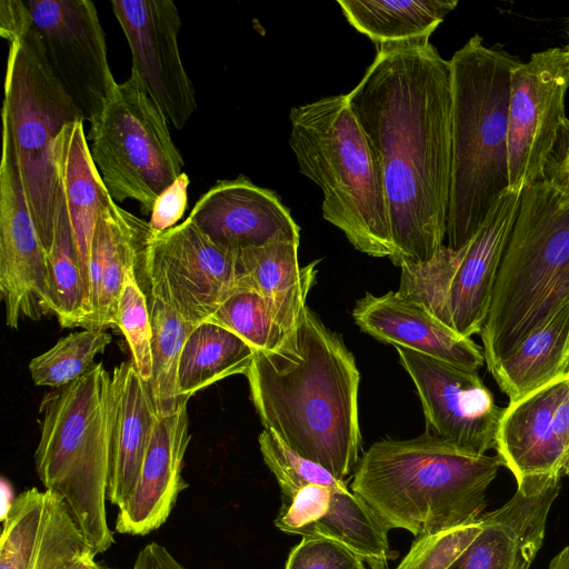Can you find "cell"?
<instances>
[{
	"label": "cell",
	"instance_id": "10",
	"mask_svg": "<svg viewBox=\"0 0 569 569\" xmlns=\"http://www.w3.org/2000/svg\"><path fill=\"white\" fill-rule=\"evenodd\" d=\"M520 196L507 190L461 248L443 244L430 260L401 267L397 292L463 337L480 333Z\"/></svg>",
	"mask_w": 569,
	"mask_h": 569
},
{
	"label": "cell",
	"instance_id": "35",
	"mask_svg": "<svg viewBox=\"0 0 569 569\" xmlns=\"http://www.w3.org/2000/svg\"><path fill=\"white\" fill-rule=\"evenodd\" d=\"M142 274L140 268L131 267L119 295L116 327H118L131 351V361L144 381H150L152 373V327L148 297L141 289L137 277Z\"/></svg>",
	"mask_w": 569,
	"mask_h": 569
},
{
	"label": "cell",
	"instance_id": "1",
	"mask_svg": "<svg viewBox=\"0 0 569 569\" xmlns=\"http://www.w3.org/2000/svg\"><path fill=\"white\" fill-rule=\"evenodd\" d=\"M347 99L380 166L393 264L430 260L443 246L451 183L449 60L429 40L377 47Z\"/></svg>",
	"mask_w": 569,
	"mask_h": 569
},
{
	"label": "cell",
	"instance_id": "40",
	"mask_svg": "<svg viewBox=\"0 0 569 569\" xmlns=\"http://www.w3.org/2000/svg\"><path fill=\"white\" fill-rule=\"evenodd\" d=\"M542 181L569 199V119L562 123L558 138L547 158Z\"/></svg>",
	"mask_w": 569,
	"mask_h": 569
},
{
	"label": "cell",
	"instance_id": "49",
	"mask_svg": "<svg viewBox=\"0 0 569 569\" xmlns=\"http://www.w3.org/2000/svg\"><path fill=\"white\" fill-rule=\"evenodd\" d=\"M565 49H566V51H567V52H568V54H569V43L566 46V48H565Z\"/></svg>",
	"mask_w": 569,
	"mask_h": 569
},
{
	"label": "cell",
	"instance_id": "20",
	"mask_svg": "<svg viewBox=\"0 0 569 569\" xmlns=\"http://www.w3.org/2000/svg\"><path fill=\"white\" fill-rule=\"evenodd\" d=\"M190 439L187 402L171 415L158 416L138 482L119 508V533L146 536L167 521L179 493L188 487L182 466Z\"/></svg>",
	"mask_w": 569,
	"mask_h": 569
},
{
	"label": "cell",
	"instance_id": "38",
	"mask_svg": "<svg viewBox=\"0 0 569 569\" xmlns=\"http://www.w3.org/2000/svg\"><path fill=\"white\" fill-rule=\"evenodd\" d=\"M284 569H368L346 546L327 539L303 537L290 552Z\"/></svg>",
	"mask_w": 569,
	"mask_h": 569
},
{
	"label": "cell",
	"instance_id": "13",
	"mask_svg": "<svg viewBox=\"0 0 569 569\" xmlns=\"http://www.w3.org/2000/svg\"><path fill=\"white\" fill-rule=\"evenodd\" d=\"M569 88L565 48L532 53L511 72L508 110L509 190L521 193L542 178L558 138Z\"/></svg>",
	"mask_w": 569,
	"mask_h": 569
},
{
	"label": "cell",
	"instance_id": "24",
	"mask_svg": "<svg viewBox=\"0 0 569 569\" xmlns=\"http://www.w3.org/2000/svg\"><path fill=\"white\" fill-rule=\"evenodd\" d=\"M112 422L107 499L121 508L130 498L158 418L150 385L132 361L111 376Z\"/></svg>",
	"mask_w": 569,
	"mask_h": 569
},
{
	"label": "cell",
	"instance_id": "45",
	"mask_svg": "<svg viewBox=\"0 0 569 569\" xmlns=\"http://www.w3.org/2000/svg\"><path fill=\"white\" fill-rule=\"evenodd\" d=\"M548 569H569V547L563 548L551 559Z\"/></svg>",
	"mask_w": 569,
	"mask_h": 569
},
{
	"label": "cell",
	"instance_id": "17",
	"mask_svg": "<svg viewBox=\"0 0 569 569\" xmlns=\"http://www.w3.org/2000/svg\"><path fill=\"white\" fill-rule=\"evenodd\" d=\"M274 525L289 535L337 541L359 556L370 569H386L398 556L389 546V528L347 487L309 485L291 498H281Z\"/></svg>",
	"mask_w": 569,
	"mask_h": 569
},
{
	"label": "cell",
	"instance_id": "27",
	"mask_svg": "<svg viewBox=\"0 0 569 569\" xmlns=\"http://www.w3.org/2000/svg\"><path fill=\"white\" fill-rule=\"evenodd\" d=\"M299 243L297 240L276 238L262 247L238 254L250 283L268 301L287 333L296 326L317 274L318 261L300 267Z\"/></svg>",
	"mask_w": 569,
	"mask_h": 569
},
{
	"label": "cell",
	"instance_id": "2",
	"mask_svg": "<svg viewBox=\"0 0 569 569\" xmlns=\"http://www.w3.org/2000/svg\"><path fill=\"white\" fill-rule=\"evenodd\" d=\"M246 377L263 428L346 481L359 459L360 373L341 338L306 303L278 348L254 352Z\"/></svg>",
	"mask_w": 569,
	"mask_h": 569
},
{
	"label": "cell",
	"instance_id": "37",
	"mask_svg": "<svg viewBox=\"0 0 569 569\" xmlns=\"http://www.w3.org/2000/svg\"><path fill=\"white\" fill-rule=\"evenodd\" d=\"M481 530V519L417 538L396 569H448Z\"/></svg>",
	"mask_w": 569,
	"mask_h": 569
},
{
	"label": "cell",
	"instance_id": "12",
	"mask_svg": "<svg viewBox=\"0 0 569 569\" xmlns=\"http://www.w3.org/2000/svg\"><path fill=\"white\" fill-rule=\"evenodd\" d=\"M27 4L50 69L79 108L83 121L93 128L117 86L93 2L30 0Z\"/></svg>",
	"mask_w": 569,
	"mask_h": 569
},
{
	"label": "cell",
	"instance_id": "22",
	"mask_svg": "<svg viewBox=\"0 0 569 569\" xmlns=\"http://www.w3.org/2000/svg\"><path fill=\"white\" fill-rule=\"evenodd\" d=\"M569 380V368L503 408L495 450L517 482L563 475L553 428L555 411Z\"/></svg>",
	"mask_w": 569,
	"mask_h": 569
},
{
	"label": "cell",
	"instance_id": "26",
	"mask_svg": "<svg viewBox=\"0 0 569 569\" xmlns=\"http://www.w3.org/2000/svg\"><path fill=\"white\" fill-rule=\"evenodd\" d=\"M569 297L490 371L509 402L548 383L567 368Z\"/></svg>",
	"mask_w": 569,
	"mask_h": 569
},
{
	"label": "cell",
	"instance_id": "36",
	"mask_svg": "<svg viewBox=\"0 0 569 569\" xmlns=\"http://www.w3.org/2000/svg\"><path fill=\"white\" fill-rule=\"evenodd\" d=\"M258 441L263 461L281 489V498H291L309 485L347 487L346 481L291 450L272 430L263 428Z\"/></svg>",
	"mask_w": 569,
	"mask_h": 569
},
{
	"label": "cell",
	"instance_id": "46",
	"mask_svg": "<svg viewBox=\"0 0 569 569\" xmlns=\"http://www.w3.org/2000/svg\"><path fill=\"white\" fill-rule=\"evenodd\" d=\"M93 569H112V568H110V567H107V566H104V565H101V563L96 562V565H94V568H93Z\"/></svg>",
	"mask_w": 569,
	"mask_h": 569
},
{
	"label": "cell",
	"instance_id": "39",
	"mask_svg": "<svg viewBox=\"0 0 569 569\" xmlns=\"http://www.w3.org/2000/svg\"><path fill=\"white\" fill-rule=\"evenodd\" d=\"M189 177L182 172L156 200L149 226L153 233L174 227L188 207Z\"/></svg>",
	"mask_w": 569,
	"mask_h": 569
},
{
	"label": "cell",
	"instance_id": "34",
	"mask_svg": "<svg viewBox=\"0 0 569 569\" xmlns=\"http://www.w3.org/2000/svg\"><path fill=\"white\" fill-rule=\"evenodd\" d=\"M110 342L107 330L84 329L70 333L30 361L31 379L37 386H66L87 373L94 366V357Z\"/></svg>",
	"mask_w": 569,
	"mask_h": 569
},
{
	"label": "cell",
	"instance_id": "21",
	"mask_svg": "<svg viewBox=\"0 0 569 569\" xmlns=\"http://www.w3.org/2000/svg\"><path fill=\"white\" fill-rule=\"evenodd\" d=\"M358 327L375 339L478 371L483 350L471 338L447 327L420 305L389 291L366 293L352 310Z\"/></svg>",
	"mask_w": 569,
	"mask_h": 569
},
{
	"label": "cell",
	"instance_id": "31",
	"mask_svg": "<svg viewBox=\"0 0 569 569\" xmlns=\"http://www.w3.org/2000/svg\"><path fill=\"white\" fill-rule=\"evenodd\" d=\"M147 297L152 327L149 385L158 415L167 416L188 402L179 395L178 366L183 345L198 325L181 317L159 298Z\"/></svg>",
	"mask_w": 569,
	"mask_h": 569
},
{
	"label": "cell",
	"instance_id": "16",
	"mask_svg": "<svg viewBox=\"0 0 569 569\" xmlns=\"http://www.w3.org/2000/svg\"><path fill=\"white\" fill-rule=\"evenodd\" d=\"M128 41L131 73L169 124L182 129L197 109L196 90L179 50L181 18L171 0H113Z\"/></svg>",
	"mask_w": 569,
	"mask_h": 569
},
{
	"label": "cell",
	"instance_id": "19",
	"mask_svg": "<svg viewBox=\"0 0 569 569\" xmlns=\"http://www.w3.org/2000/svg\"><path fill=\"white\" fill-rule=\"evenodd\" d=\"M188 219L211 242L234 254L276 238L300 241V228L278 194L242 174L217 181Z\"/></svg>",
	"mask_w": 569,
	"mask_h": 569
},
{
	"label": "cell",
	"instance_id": "14",
	"mask_svg": "<svg viewBox=\"0 0 569 569\" xmlns=\"http://www.w3.org/2000/svg\"><path fill=\"white\" fill-rule=\"evenodd\" d=\"M0 295L6 323L52 313L48 257L22 184L9 127L2 120L0 162Z\"/></svg>",
	"mask_w": 569,
	"mask_h": 569
},
{
	"label": "cell",
	"instance_id": "25",
	"mask_svg": "<svg viewBox=\"0 0 569 569\" xmlns=\"http://www.w3.org/2000/svg\"><path fill=\"white\" fill-rule=\"evenodd\" d=\"M83 122L77 120L62 129L56 139L53 154L57 179L66 198L90 316V249L98 216L110 194L93 162Z\"/></svg>",
	"mask_w": 569,
	"mask_h": 569
},
{
	"label": "cell",
	"instance_id": "32",
	"mask_svg": "<svg viewBox=\"0 0 569 569\" xmlns=\"http://www.w3.org/2000/svg\"><path fill=\"white\" fill-rule=\"evenodd\" d=\"M47 491L37 488L18 495L3 515L0 569H36L47 518Z\"/></svg>",
	"mask_w": 569,
	"mask_h": 569
},
{
	"label": "cell",
	"instance_id": "7",
	"mask_svg": "<svg viewBox=\"0 0 569 569\" xmlns=\"http://www.w3.org/2000/svg\"><path fill=\"white\" fill-rule=\"evenodd\" d=\"M111 376L94 365L42 399L36 470L46 490L59 496L96 555L114 542L106 499L112 422Z\"/></svg>",
	"mask_w": 569,
	"mask_h": 569
},
{
	"label": "cell",
	"instance_id": "9",
	"mask_svg": "<svg viewBox=\"0 0 569 569\" xmlns=\"http://www.w3.org/2000/svg\"><path fill=\"white\" fill-rule=\"evenodd\" d=\"M87 139L93 162L114 202L132 199L143 214L182 173V156L169 122L134 74L117 83Z\"/></svg>",
	"mask_w": 569,
	"mask_h": 569
},
{
	"label": "cell",
	"instance_id": "47",
	"mask_svg": "<svg viewBox=\"0 0 569 569\" xmlns=\"http://www.w3.org/2000/svg\"><path fill=\"white\" fill-rule=\"evenodd\" d=\"M567 368H569V345H568V352H567Z\"/></svg>",
	"mask_w": 569,
	"mask_h": 569
},
{
	"label": "cell",
	"instance_id": "23",
	"mask_svg": "<svg viewBox=\"0 0 569 569\" xmlns=\"http://www.w3.org/2000/svg\"><path fill=\"white\" fill-rule=\"evenodd\" d=\"M152 230L146 221L110 197L101 209L92 237L89 262L90 316L83 329L116 327L119 295L127 271L140 268Z\"/></svg>",
	"mask_w": 569,
	"mask_h": 569
},
{
	"label": "cell",
	"instance_id": "28",
	"mask_svg": "<svg viewBox=\"0 0 569 569\" xmlns=\"http://www.w3.org/2000/svg\"><path fill=\"white\" fill-rule=\"evenodd\" d=\"M347 21L376 47L429 40L457 0H339Z\"/></svg>",
	"mask_w": 569,
	"mask_h": 569
},
{
	"label": "cell",
	"instance_id": "3",
	"mask_svg": "<svg viewBox=\"0 0 569 569\" xmlns=\"http://www.w3.org/2000/svg\"><path fill=\"white\" fill-rule=\"evenodd\" d=\"M501 467L497 453H471L426 431L375 442L358 461L351 489L389 530L417 539L478 520Z\"/></svg>",
	"mask_w": 569,
	"mask_h": 569
},
{
	"label": "cell",
	"instance_id": "8",
	"mask_svg": "<svg viewBox=\"0 0 569 569\" xmlns=\"http://www.w3.org/2000/svg\"><path fill=\"white\" fill-rule=\"evenodd\" d=\"M3 88L1 119L9 127L29 208L48 253L58 188L54 142L68 123L83 118L50 69L33 29L9 43Z\"/></svg>",
	"mask_w": 569,
	"mask_h": 569
},
{
	"label": "cell",
	"instance_id": "15",
	"mask_svg": "<svg viewBox=\"0 0 569 569\" xmlns=\"http://www.w3.org/2000/svg\"><path fill=\"white\" fill-rule=\"evenodd\" d=\"M396 350L418 392L427 431L471 453L495 449L503 408L478 371L402 347Z\"/></svg>",
	"mask_w": 569,
	"mask_h": 569
},
{
	"label": "cell",
	"instance_id": "6",
	"mask_svg": "<svg viewBox=\"0 0 569 569\" xmlns=\"http://www.w3.org/2000/svg\"><path fill=\"white\" fill-rule=\"evenodd\" d=\"M567 297L569 199L540 180L521 192L480 332L488 371Z\"/></svg>",
	"mask_w": 569,
	"mask_h": 569
},
{
	"label": "cell",
	"instance_id": "4",
	"mask_svg": "<svg viewBox=\"0 0 569 569\" xmlns=\"http://www.w3.org/2000/svg\"><path fill=\"white\" fill-rule=\"evenodd\" d=\"M521 61L471 37L451 59V183L447 241L465 246L509 190L510 77Z\"/></svg>",
	"mask_w": 569,
	"mask_h": 569
},
{
	"label": "cell",
	"instance_id": "41",
	"mask_svg": "<svg viewBox=\"0 0 569 569\" xmlns=\"http://www.w3.org/2000/svg\"><path fill=\"white\" fill-rule=\"evenodd\" d=\"M32 29V17L27 1H0V36L8 43L22 38Z\"/></svg>",
	"mask_w": 569,
	"mask_h": 569
},
{
	"label": "cell",
	"instance_id": "11",
	"mask_svg": "<svg viewBox=\"0 0 569 569\" xmlns=\"http://www.w3.org/2000/svg\"><path fill=\"white\" fill-rule=\"evenodd\" d=\"M143 274L146 295L197 325L249 279L239 256L216 246L188 218L161 233L152 232Z\"/></svg>",
	"mask_w": 569,
	"mask_h": 569
},
{
	"label": "cell",
	"instance_id": "48",
	"mask_svg": "<svg viewBox=\"0 0 569 569\" xmlns=\"http://www.w3.org/2000/svg\"><path fill=\"white\" fill-rule=\"evenodd\" d=\"M563 475L569 476V466L567 468H565Z\"/></svg>",
	"mask_w": 569,
	"mask_h": 569
},
{
	"label": "cell",
	"instance_id": "44",
	"mask_svg": "<svg viewBox=\"0 0 569 569\" xmlns=\"http://www.w3.org/2000/svg\"><path fill=\"white\" fill-rule=\"evenodd\" d=\"M94 556L93 552L79 556L67 563L62 569H93L96 565Z\"/></svg>",
	"mask_w": 569,
	"mask_h": 569
},
{
	"label": "cell",
	"instance_id": "5",
	"mask_svg": "<svg viewBox=\"0 0 569 569\" xmlns=\"http://www.w3.org/2000/svg\"><path fill=\"white\" fill-rule=\"evenodd\" d=\"M289 146L300 172L322 192V217L355 249L393 254L383 177L347 94L296 106L289 113Z\"/></svg>",
	"mask_w": 569,
	"mask_h": 569
},
{
	"label": "cell",
	"instance_id": "29",
	"mask_svg": "<svg viewBox=\"0 0 569 569\" xmlns=\"http://www.w3.org/2000/svg\"><path fill=\"white\" fill-rule=\"evenodd\" d=\"M256 350L236 333L210 322L198 325L187 338L178 366L182 399L227 377L244 373Z\"/></svg>",
	"mask_w": 569,
	"mask_h": 569
},
{
	"label": "cell",
	"instance_id": "18",
	"mask_svg": "<svg viewBox=\"0 0 569 569\" xmlns=\"http://www.w3.org/2000/svg\"><path fill=\"white\" fill-rule=\"evenodd\" d=\"M561 476L517 482L500 508L481 515V530L448 569H530L540 550Z\"/></svg>",
	"mask_w": 569,
	"mask_h": 569
},
{
	"label": "cell",
	"instance_id": "33",
	"mask_svg": "<svg viewBox=\"0 0 569 569\" xmlns=\"http://www.w3.org/2000/svg\"><path fill=\"white\" fill-rule=\"evenodd\" d=\"M206 322L236 333L256 351L273 350L287 336L270 305L249 279L238 287Z\"/></svg>",
	"mask_w": 569,
	"mask_h": 569
},
{
	"label": "cell",
	"instance_id": "30",
	"mask_svg": "<svg viewBox=\"0 0 569 569\" xmlns=\"http://www.w3.org/2000/svg\"><path fill=\"white\" fill-rule=\"evenodd\" d=\"M48 257L52 313L62 328H84L89 305L62 187L58 181L53 240Z\"/></svg>",
	"mask_w": 569,
	"mask_h": 569
},
{
	"label": "cell",
	"instance_id": "43",
	"mask_svg": "<svg viewBox=\"0 0 569 569\" xmlns=\"http://www.w3.org/2000/svg\"><path fill=\"white\" fill-rule=\"evenodd\" d=\"M553 428L562 452L565 470L569 466V380L555 411Z\"/></svg>",
	"mask_w": 569,
	"mask_h": 569
},
{
	"label": "cell",
	"instance_id": "42",
	"mask_svg": "<svg viewBox=\"0 0 569 569\" xmlns=\"http://www.w3.org/2000/svg\"><path fill=\"white\" fill-rule=\"evenodd\" d=\"M133 569H186L157 542L147 545L138 555Z\"/></svg>",
	"mask_w": 569,
	"mask_h": 569
}]
</instances>
